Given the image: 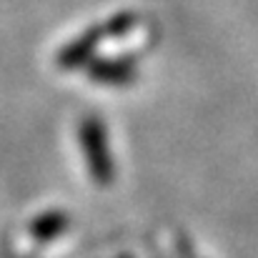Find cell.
Here are the masks:
<instances>
[{"label":"cell","mask_w":258,"mask_h":258,"mask_svg":"<svg viewBox=\"0 0 258 258\" xmlns=\"http://www.w3.org/2000/svg\"><path fill=\"white\" fill-rule=\"evenodd\" d=\"M86 151H88V163H90V171H93V178L98 183H110L113 178V168H110V158L105 156V143H103V133L100 128L95 125H88L86 128Z\"/></svg>","instance_id":"1"},{"label":"cell","mask_w":258,"mask_h":258,"mask_svg":"<svg viewBox=\"0 0 258 258\" xmlns=\"http://www.w3.org/2000/svg\"><path fill=\"white\" fill-rule=\"evenodd\" d=\"M66 226H68V218H66L63 213H45V216H40V218L33 221L30 231H33L35 238H53V236H58Z\"/></svg>","instance_id":"2"}]
</instances>
